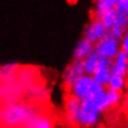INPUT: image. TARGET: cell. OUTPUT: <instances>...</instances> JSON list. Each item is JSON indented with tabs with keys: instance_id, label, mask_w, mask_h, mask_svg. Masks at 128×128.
Wrapping results in <instances>:
<instances>
[{
	"instance_id": "cell-3",
	"label": "cell",
	"mask_w": 128,
	"mask_h": 128,
	"mask_svg": "<svg viewBox=\"0 0 128 128\" xmlns=\"http://www.w3.org/2000/svg\"><path fill=\"white\" fill-rule=\"evenodd\" d=\"M94 51L100 56H105L113 60L120 51V39L116 38L111 32H108L106 36L96 44Z\"/></svg>"
},
{
	"instance_id": "cell-14",
	"label": "cell",
	"mask_w": 128,
	"mask_h": 128,
	"mask_svg": "<svg viewBox=\"0 0 128 128\" xmlns=\"http://www.w3.org/2000/svg\"><path fill=\"white\" fill-rule=\"evenodd\" d=\"M99 61H100V56L94 51L90 56H87L85 60H82V64H84V70L86 75L92 76L94 74L96 70H97L99 65Z\"/></svg>"
},
{
	"instance_id": "cell-7",
	"label": "cell",
	"mask_w": 128,
	"mask_h": 128,
	"mask_svg": "<svg viewBox=\"0 0 128 128\" xmlns=\"http://www.w3.org/2000/svg\"><path fill=\"white\" fill-rule=\"evenodd\" d=\"M112 62H113V60L108 59V58H105V56H100L99 65H98L97 70H96L94 74L92 75L94 80L97 82V84L101 85L102 87H108V84L111 79Z\"/></svg>"
},
{
	"instance_id": "cell-9",
	"label": "cell",
	"mask_w": 128,
	"mask_h": 128,
	"mask_svg": "<svg viewBox=\"0 0 128 128\" xmlns=\"http://www.w3.org/2000/svg\"><path fill=\"white\" fill-rule=\"evenodd\" d=\"M111 72L112 75H118L123 77H126V75L128 74V58L122 51H120L115 59H113Z\"/></svg>"
},
{
	"instance_id": "cell-4",
	"label": "cell",
	"mask_w": 128,
	"mask_h": 128,
	"mask_svg": "<svg viewBox=\"0 0 128 128\" xmlns=\"http://www.w3.org/2000/svg\"><path fill=\"white\" fill-rule=\"evenodd\" d=\"M94 80L92 76L85 75L76 82L74 85L70 88V96L79 99L80 101L90 100L92 96V88H94Z\"/></svg>"
},
{
	"instance_id": "cell-13",
	"label": "cell",
	"mask_w": 128,
	"mask_h": 128,
	"mask_svg": "<svg viewBox=\"0 0 128 128\" xmlns=\"http://www.w3.org/2000/svg\"><path fill=\"white\" fill-rule=\"evenodd\" d=\"M106 94H108V89H105V87H102L100 90H98L96 94H94L91 98V101L94 102V105L99 108L100 112L106 111L108 108Z\"/></svg>"
},
{
	"instance_id": "cell-1",
	"label": "cell",
	"mask_w": 128,
	"mask_h": 128,
	"mask_svg": "<svg viewBox=\"0 0 128 128\" xmlns=\"http://www.w3.org/2000/svg\"><path fill=\"white\" fill-rule=\"evenodd\" d=\"M38 113L35 105L27 102H11L2 108L1 120L6 127H24Z\"/></svg>"
},
{
	"instance_id": "cell-12",
	"label": "cell",
	"mask_w": 128,
	"mask_h": 128,
	"mask_svg": "<svg viewBox=\"0 0 128 128\" xmlns=\"http://www.w3.org/2000/svg\"><path fill=\"white\" fill-rule=\"evenodd\" d=\"M110 32L116 38L120 39L124 35H126L128 33V18L125 16H122V15H117L116 21H115L113 27H112V30Z\"/></svg>"
},
{
	"instance_id": "cell-16",
	"label": "cell",
	"mask_w": 128,
	"mask_h": 128,
	"mask_svg": "<svg viewBox=\"0 0 128 128\" xmlns=\"http://www.w3.org/2000/svg\"><path fill=\"white\" fill-rule=\"evenodd\" d=\"M82 105V101L79 99L73 97V96H68V98L65 101V112L66 115H74Z\"/></svg>"
},
{
	"instance_id": "cell-10",
	"label": "cell",
	"mask_w": 128,
	"mask_h": 128,
	"mask_svg": "<svg viewBox=\"0 0 128 128\" xmlns=\"http://www.w3.org/2000/svg\"><path fill=\"white\" fill-rule=\"evenodd\" d=\"M23 128H54V124L50 115L38 112Z\"/></svg>"
},
{
	"instance_id": "cell-21",
	"label": "cell",
	"mask_w": 128,
	"mask_h": 128,
	"mask_svg": "<svg viewBox=\"0 0 128 128\" xmlns=\"http://www.w3.org/2000/svg\"><path fill=\"white\" fill-rule=\"evenodd\" d=\"M120 51L128 58V33L120 38Z\"/></svg>"
},
{
	"instance_id": "cell-11",
	"label": "cell",
	"mask_w": 128,
	"mask_h": 128,
	"mask_svg": "<svg viewBox=\"0 0 128 128\" xmlns=\"http://www.w3.org/2000/svg\"><path fill=\"white\" fill-rule=\"evenodd\" d=\"M117 4V0H98L94 2V13L97 18H101V16L110 11L115 10Z\"/></svg>"
},
{
	"instance_id": "cell-19",
	"label": "cell",
	"mask_w": 128,
	"mask_h": 128,
	"mask_svg": "<svg viewBox=\"0 0 128 128\" xmlns=\"http://www.w3.org/2000/svg\"><path fill=\"white\" fill-rule=\"evenodd\" d=\"M115 11L117 15H122L128 18V0H117Z\"/></svg>"
},
{
	"instance_id": "cell-8",
	"label": "cell",
	"mask_w": 128,
	"mask_h": 128,
	"mask_svg": "<svg viewBox=\"0 0 128 128\" xmlns=\"http://www.w3.org/2000/svg\"><path fill=\"white\" fill-rule=\"evenodd\" d=\"M96 49V44L90 42L89 40H87L86 38L82 37L80 40L76 44L74 51H73V56L75 60H85L87 56H89L90 54L94 52Z\"/></svg>"
},
{
	"instance_id": "cell-15",
	"label": "cell",
	"mask_w": 128,
	"mask_h": 128,
	"mask_svg": "<svg viewBox=\"0 0 128 128\" xmlns=\"http://www.w3.org/2000/svg\"><path fill=\"white\" fill-rule=\"evenodd\" d=\"M125 86H126L125 77H123V76H118V75H112L106 88L108 90L120 92L125 88Z\"/></svg>"
},
{
	"instance_id": "cell-18",
	"label": "cell",
	"mask_w": 128,
	"mask_h": 128,
	"mask_svg": "<svg viewBox=\"0 0 128 128\" xmlns=\"http://www.w3.org/2000/svg\"><path fill=\"white\" fill-rule=\"evenodd\" d=\"M106 97H108V108L115 106L120 103V99H122V96H120V92H117V91H113V90H108V94H106Z\"/></svg>"
},
{
	"instance_id": "cell-5",
	"label": "cell",
	"mask_w": 128,
	"mask_h": 128,
	"mask_svg": "<svg viewBox=\"0 0 128 128\" xmlns=\"http://www.w3.org/2000/svg\"><path fill=\"white\" fill-rule=\"evenodd\" d=\"M85 70H84V64L82 60H73L72 63H70L65 70L63 71L62 74V82L68 89L78 82L82 76H85Z\"/></svg>"
},
{
	"instance_id": "cell-17",
	"label": "cell",
	"mask_w": 128,
	"mask_h": 128,
	"mask_svg": "<svg viewBox=\"0 0 128 128\" xmlns=\"http://www.w3.org/2000/svg\"><path fill=\"white\" fill-rule=\"evenodd\" d=\"M116 18H117V13H116V11L115 10L108 12V13H105V14H103L101 16L100 20H101L102 23H103L105 28L108 30V32H110L112 30V27H113L115 21H116Z\"/></svg>"
},
{
	"instance_id": "cell-20",
	"label": "cell",
	"mask_w": 128,
	"mask_h": 128,
	"mask_svg": "<svg viewBox=\"0 0 128 128\" xmlns=\"http://www.w3.org/2000/svg\"><path fill=\"white\" fill-rule=\"evenodd\" d=\"M14 68H15V64L13 63H9V64H6V65L2 66V70H1V77L4 79L6 77V80L9 79V76L11 78L14 77Z\"/></svg>"
},
{
	"instance_id": "cell-6",
	"label": "cell",
	"mask_w": 128,
	"mask_h": 128,
	"mask_svg": "<svg viewBox=\"0 0 128 128\" xmlns=\"http://www.w3.org/2000/svg\"><path fill=\"white\" fill-rule=\"evenodd\" d=\"M108 33V30L105 28L103 23L101 22L100 18H94L88 23V25L85 27L84 30V38L89 40L94 44H97L99 41H101L103 38L106 36Z\"/></svg>"
},
{
	"instance_id": "cell-2",
	"label": "cell",
	"mask_w": 128,
	"mask_h": 128,
	"mask_svg": "<svg viewBox=\"0 0 128 128\" xmlns=\"http://www.w3.org/2000/svg\"><path fill=\"white\" fill-rule=\"evenodd\" d=\"M101 113L91 100H84L80 108L74 115H66V120L82 127H92L99 123Z\"/></svg>"
}]
</instances>
